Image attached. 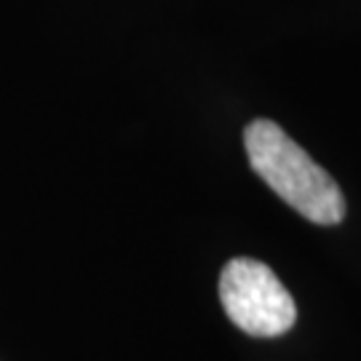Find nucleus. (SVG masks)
Here are the masks:
<instances>
[{
	"instance_id": "obj_1",
	"label": "nucleus",
	"mask_w": 361,
	"mask_h": 361,
	"mask_svg": "<svg viewBox=\"0 0 361 361\" xmlns=\"http://www.w3.org/2000/svg\"><path fill=\"white\" fill-rule=\"evenodd\" d=\"M249 164L284 204L316 225H337L345 217V198L337 182L310 158L279 123L252 121L244 131Z\"/></svg>"
},
{
	"instance_id": "obj_2",
	"label": "nucleus",
	"mask_w": 361,
	"mask_h": 361,
	"mask_svg": "<svg viewBox=\"0 0 361 361\" xmlns=\"http://www.w3.org/2000/svg\"><path fill=\"white\" fill-rule=\"evenodd\" d=\"M219 300L228 319L252 337H279L297 322L289 289L259 259H231L219 276Z\"/></svg>"
}]
</instances>
